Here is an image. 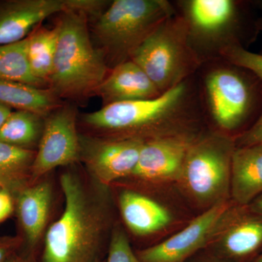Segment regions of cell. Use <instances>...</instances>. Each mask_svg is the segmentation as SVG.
<instances>
[{
	"label": "cell",
	"mask_w": 262,
	"mask_h": 262,
	"mask_svg": "<svg viewBox=\"0 0 262 262\" xmlns=\"http://www.w3.org/2000/svg\"><path fill=\"white\" fill-rule=\"evenodd\" d=\"M51 200V187L46 182L23 188L19 192L17 201L18 218L29 244H37L44 232Z\"/></svg>",
	"instance_id": "18"
},
{
	"label": "cell",
	"mask_w": 262,
	"mask_h": 262,
	"mask_svg": "<svg viewBox=\"0 0 262 262\" xmlns=\"http://www.w3.org/2000/svg\"><path fill=\"white\" fill-rule=\"evenodd\" d=\"M193 77L157 97L103 106L83 116L86 125L113 137L147 140L161 136L199 134L204 108Z\"/></svg>",
	"instance_id": "1"
},
{
	"label": "cell",
	"mask_w": 262,
	"mask_h": 262,
	"mask_svg": "<svg viewBox=\"0 0 262 262\" xmlns=\"http://www.w3.org/2000/svg\"><path fill=\"white\" fill-rule=\"evenodd\" d=\"M75 0H13L0 4V45L23 40L45 19L75 10Z\"/></svg>",
	"instance_id": "13"
},
{
	"label": "cell",
	"mask_w": 262,
	"mask_h": 262,
	"mask_svg": "<svg viewBox=\"0 0 262 262\" xmlns=\"http://www.w3.org/2000/svg\"><path fill=\"white\" fill-rule=\"evenodd\" d=\"M244 206L231 199L221 202L203 211L171 237L141 250L138 257L142 262H185L201 249L214 244Z\"/></svg>",
	"instance_id": "9"
},
{
	"label": "cell",
	"mask_w": 262,
	"mask_h": 262,
	"mask_svg": "<svg viewBox=\"0 0 262 262\" xmlns=\"http://www.w3.org/2000/svg\"><path fill=\"white\" fill-rule=\"evenodd\" d=\"M13 210V202L9 191L2 189L0 191V222L8 218Z\"/></svg>",
	"instance_id": "27"
},
{
	"label": "cell",
	"mask_w": 262,
	"mask_h": 262,
	"mask_svg": "<svg viewBox=\"0 0 262 262\" xmlns=\"http://www.w3.org/2000/svg\"><path fill=\"white\" fill-rule=\"evenodd\" d=\"M62 13L51 90L58 98L80 99L95 94L102 83L108 74L107 61L91 41L87 14L72 10Z\"/></svg>",
	"instance_id": "3"
},
{
	"label": "cell",
	"mask_w": 262,
	"mask_h": 262,
	"mask_svg": "<svg viewBox=\"0 0 262 262\" xmlns=\"http://www.w3.org/2000/svg\"><path fill=\"white\" fill-rule=\"evenodd\" d=\"M32 150L0 141V185L5 189H22L34 161Z\"/></svg>",
	"instance_id": "21"
},
{
	"label": "cell",
	"mask_w": 262,
	"mask_h": 262,
	"mask_svg": "<svg viewBox=\"0 0 262 262\" xmlns=\"http://www.w3.org/2000/svg\"><path fill=\"white\" fill-rule=\"evenodd\" d=\"M252 262H262V251Z\"/></svg>",
	"instance_id": "33"
},
{
	"label": "cell",
	"mask_w": 262,
	"mask_h": 262,
	"mask_svg": "<svg viewBox=\"0 0 262 262\" xmlns=\"http://www.w3.org/2000/svg\"><path fill=\"white\" fill-rule=\"evenodd\" d=\"M58 24L53 29H35L27 37V55L33 75L46 82L52 75L58 44Z\"/></svg>",
	"instance_id": "20"
},
{
	"label": "cell",
	"mask_w": 262,
	"mask_h": 262,
	"mask_svg": "<svg viewBox=\"0 0 262 262\" xmlns=\"http://www.w3.org/2000/svg\"><path fill=\"white\" fill-rule=\"evenodd\" d=\"M27 38L0 45V80L14 81L40 88L44 84L33 75L27 55Z\"/></svg>",
	"instance_id": "22"
},
{
	"label": "cell",
	"mask_w": 262,
	"mask_h": 262,
	"mask_svg": "<svg viewBox=\"0 0 262 262\" xmlns=\"http://www.w3.org/2000/svg\"><path fill=\"white\" fill-rule=\"evenodd\" d=\"M76 116V108L70 105L59 106L48 115L31 169L33 179L39 178L57 167L71 165L80 158Z\"/></svg>",
	"instance_id": "10"
},
{
	"label": "cell",
	"mask_w": 262,
	"mask_h": 262,
	"mask_svg": "<svg viewBox=\"0 0 262 262\" xmlns=\"http://www.w3.org/2000/svg\"><path fill=\"white\" fill-rule=\"evenodd\" d=\"M248 207L253 213L262 216V194L257 196L254 201L251 202L248 205Z\"/></svg>",
	"instance_id": "29"
},
{
	"label": "cell",
	"mask_w": 262,
	"mask_h": 262,
	"mask_svg": "<svg viewBox=\"0 0 262 262\" xmlns=\"http://www.w3.org/2000/svg\"><path fill=\"white\" fill-rule=\"evenodd\" d=\"M261 194L262 144L236 147L231 167V200L246 206Z\"/></svg>",
	"instance_id": "17"
},
{
	"label": "cell",
	"mask_w": 262,
	"mask_h": 262,
	"mask_svg": "<svg viewBox=\"0 0 262 262\" xmlns=\"http://www.w3.org/2000/svg\"><path fill=\"white\" fill-rule=\"evenodd\" d=\"M225 261H241L262 248V216L244 206L233 222L212 245Z\"/></svg>",
	"instance_id": "15"
},
{
	"label": "cell",
	"mask_w": 262,
	"mask_h": 262,
	"mask_svg": "<svg viewBox=\"0 0 262 262\" xmlns=\"http://www.w3.org/2000/svg\"><path fill=\"white\" fill-rule=\"evenodd\" d=\"M192 262H227L225 261V260L222 259L218 256H206L205 258H201L200 259L195 260V261Z\"/></svg>",
	"instance_id": "31"
},
{
	"label": "cell",
	"mask_w": 262,
	"mask_h": 262,
	"mask_svg": "<svg viewBox=\"0 0 262 262\" xmlns=\"http://www.w3.org/2000/svg\"><path fill=\"white\" fill-rule=\"evenodd\" d=\"M95 94L104 106L113 103L140 101L162 94L144 71L132 60L113 67Z\"/></svg>",
	"instance_id": "14"
},
{
	"label": "cell",
	"mask_w": 262,
	"mask_h": 262,
	"mask_svg": "<svg viewBox=\"0 0 262 262\" xmlns=\"http://www.w3.org/2000/svg\"><path fill=\"white\" fill-rule=\"evenodd\" d=\"M94 262H100V261H95Z\"/></svg>",
	"instance_id": "37"
},
{
	"label": "cell",
	"mask_w": 262,
	"mask_h": 262,
	"mask_svg": "<svg viewBox=\"0 0 262 262\" xmlns=\"http://www.w3.org/2000/svg\"><path fill=\"white\" fill-rule=\"evenodd\" d=\"M201 134L147 139L141 149L137 166L130 177L151 184L177 182L182 173L188 150Z\"/></svg>",
	"instance_id": "12"
},
{
	"label": "cell",
	"mask_w": 262,
	"mask_h": 262,
	"mask_svg": "<svg viewBox=\"0 0 262 262\" xmlns=\"http://www.w3.org/2000/svg\"><path fill=\"white\" fill-rule=\"evenodd\" d=\"M4 189V188H3V187H2L1 185H0V191H1L2 189Z\"/></svg>",
	"instance_id": "36"
},
{
	"label": "cell",
	"mask_w": 262,
	"mask_h": 262,
	"mask_svg": "<svg viewBox=\"0 0 262 262\" xmlns=\"http://www.w3.org/2000/svg\"><path fill=\"white\" fill-rule=\"evenodd\" d=\"M7 262H24L23 261H20V260L18 259H8Z\"/></svg>",
	"instance_id": "35"
},
{
	"label": "cell",
	"mask_w": 262,
	"mask_h": 262,
	"mask_svg": "<svg viewBox=\"0 0 262 262\" xmlns=\"http://www.w3.org/2000/svg\"><path fill=\"white\" fill-rule=\"evenodd\" d=\"M17 241L15 239H0V262H7Z\"/></svg>",
	"instance_id": "28"
},
{
	"label": "cell",
	"mask_w": 262,
	"mask_h": 262,
	"mask_svg": "<svg viewBox=\"0 0 262 262\" xmlns=\"http://www.w3.org/2000/svg\"><path fill=\"white\" fill-rule=\"evenodd\" d=\"M255 27H256V29H257L258 30L261 31L262 32V18L258 19V20L255 22ZM261 53L262 54V50Z\"/></svg>",
	"instance_id": "32"
},
{
	"label": "cell",
	"mask_w": 262,
	"mask_h": 262,
	"mask_svg": "<svg viewBox=\"0 0 262 262\" xmlns=\"http://www.w3.org/2000/svg\"><path fill=\"white\" fill-rule=\"evenodd\" d=\"M221 59L248 70L262 80V54L246 50L244 46H234L225 49Z\"/></svg>",
	"instance_id": "24"
},
{
	"label": "cell",
	"mask_w": 262,
	"mask_h": 262,
	"mask_svg": "<svg viewBox=\"0 0 262 262\" xmlns=\"http://www.w3.org/2000/svg\"><path fill=\"white\" fill-rule=\"evenodd\" d=\"M214 62L203 75V96L217 130L230 135L249 117L254 92L239 67L222 59Z\"/></svg>",
	"instance_id": "8"
},
{
	"label": "cell",
	"mask_w": 262,
	"mask_h": 262,
	"mask_svg": "<svg viewBox=\"0 0 262 262\" xmlns=\"http://www.w3.org/2000/svg\"><path fill=\"white\" fill-rule=\"evenodd\" d=\"M106 262H142L133 251L127 234L120 227L114 229Z\"/></svg>",
	"instance_id": "25"
},
{
	"label": "cell",
	"mask_w": 262,
	"mask_h": 262,
	"mask_svg": "<svg viewBox=\"0 0 262 262\" xmlns=\"http://www.w3.org/2000/svg\"><path fill=\"white\" fill-rule=\"evenodd\" d=\"M236 147L262 144V113L252 126L234 138Z\"/></svg>",
	"instance_id": "26"
},
{
	"label": "cell",
	"mask_w": 262,
	"mask_h": 262,
	"mask_svg": "<svg viewBox=\"0 0 262 262\" xmlns=\"http://www.w3.org/2000/svg\"><path fill=\"white\" fill-rule=\"evenodd\" d=\"M177 13L167 0H115L99 14L94 34L114 67L133 55L157 27Z\"/></svg>",
	"instance_id": "4"
},
{
	"label": "cell",
	"mask_w": 262,
	"mask_h": 262,
	"mask_svg": "<svg viewBox=\"0 0 262 262\" xmlns=\"http://www.w3.org/2000/svg\"><path fill=\"white\" fill-rule=\"evenodd\" d=\"M234 138L219 130L198 136L188 150L177 183L196 206L205 210L230 200Z\"/></svg>",
	"instance_id": "5"
},
{
	"label": "cell",
	"mask_w": 262,
	"mask_h": 262,
	"mask_svg": "<svg viewBox=\"0 0 262 262\" xmlns=\"http://www.w3.org/2000/svg\"><path fill=\"white\" fill-rule=\"evenodd\" d=\"M60 182L64 211L48 229L43 262H94L107 227L106 211L75 173L62 174Z\"/></svg>",
	"instance_id": "2"
},
{
	"label": "cell",
	"mask_w": 262,
	"mask_h": 262,
	"mask_svg": "<svg viewBox=\"0 0 262 262\" xmlns=\"http://www.w3.org/2000/svg\"><path fill=\"white\" fill-rule=\"evenodd\" d=\"M80 158L95 179L107 186L130 177L146 140L136 137H81Z\"/></svg>",
	"instance_id": "11"
},
{
	"label": "cell",
	"mask_w": 262,
	"mask_h": 262,
	"mask_svg": "<svg viewBox=\"0 0 262 262\" xmlns=\"http://www.w3.org/2000/svg\"><path fill=\"white\" fill-rule=\"evenodd\" d=\"M11 108L7 107L6 106L0 103V128L3 126V124L6 121L7 119L10 116L12 113Z\"/></svg>",
	"instance_id": "30"
},
{
	"label": "cell",
	"mask_w": 262,
	"mask_h": 262,
	"mask_svg": "<svg viewBox=\"0 0 262 262\" xmlns=\"http://www.w3.org/2000/svg\"><path fill=\"white\" fill-rule=\"evenodd\" d=\"M41 117L29 112H12L0 128V141L30 149L42 135Z\"/></svg>",
	"instance_id": "23"
},
{
	"label": "cell",
	"mask_w": 262,
	"mask_h": 262,
	"mask_svg": "<svg viewBox=\"0 0 262 262\" xmlns=\"http://www.w3.org/2000/svg\"><path fill=\"white\" fill-rule=\"evenodd\" d=\"M254 4L256 5L260 10H262V1L255 2Z\"/></svg>",
	"instance_id": "34"
},
{
	"label": "cell",
	"mask_w": 262,
	"mask_h": 262,
	"mask_svg": "<svg viewBox=\"0 0 262 262\" xmlns=\"http://www.w3.org/2000/svg\"><path fill=\"white\" fill-rule=\"evenodd\" d=\"M119 206L127 228L137 236L152 235L173 223V214L166 206L136 191H122Z\"/></svg>",
	"instance_id": "16"
},
{
	"label": "cell",
	"mask_w": 262,
	"mask_h": 262,
	"mask_svg": "<svg viewBox=\"0 0 262 262\" xmlns=\"http://www.w3.org/2000/svg\"><path fill=\"white\" fill-rule=\"evenodd\" d=\"M131 60L161 94L194 77L203 66L189 44L187 27L177 11L155 29Z\"/></svg>",
	"instance_id": "6"
},
{
	"label": "cell",
	"mask_w": 262,
	"mask_h": 262,
	"mask_svg": "<svg viewBox=\"0 0 262 262\" xmlns=\"http://www.w3.org/2000/svg\"><path fill=\"white\" fill-rule=\"evenodd\" d=\"M58 98L51 89L0 80V103L10 108L29 112L42 117H48L59 107Z\"/></svg>",
	"instance_id": "19"
},
{
	"label": "cell",
	"mask_w": 262,
	"mask_h": 262,
	"mask_svg": "<svg viewBox=\"0 0 262 262\" xmlns=\"http://www.w3.org/2000/svg\"><path fill=\"white\" fill-rule=\"evenodd\" d=\"M174 5L185 23L189 44L203 65L221 59L223 51L231 46H244L239 2L182 0Z\"/></svg>",
	"instance_id": "7"
}]
</instances>
